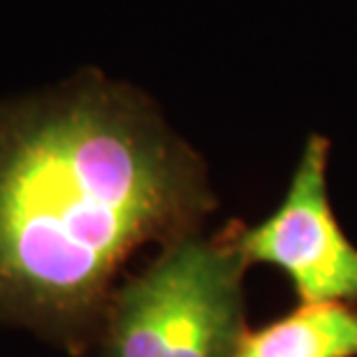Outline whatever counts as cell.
Here are the masks:
<instances>
[{
    "mask_svg": "<svg viewBox=\"0 0 357 357\" xmlns=\"http://www.w3.org/2000/svg\"><path fill=\"white\" fill-rule=\"evenodd\" d=\"M202 158L144 93L100 73L0 102V323L84 355L142 246L204 227Z\"/></svg>",
    "mask_w": 357,
    "mask_h": 357,
    "instance_id": "obj_1",
    "label": "cell"
},
{
    "mask_svg": "<svg viewBox=\"0 0 357 357\" xmlns=\"http://www.w3.org/2000/svg\"><path fill=\"white\" fill-rule=\"evenodd\" d=\"M246 271L234 223L160 246L151 265L112 292L100 357H232L248 330Z\"/></svg>",
    "mask_w": 357,
    "mask_h": 357,
    "instance_id": "obj_2",
    "label": "cell"
},
{
    "mask_svg": "<svg viewBox=\"0 0 357 357\" xmlns=\"http://www.w3.org/2000/svg\"><path fill=\"white\" fill-rule=\"evenodd\" d=\"M327 160L330 142L311 135L281 204L255 225L234 223L248 267L267 265L285 274L297 304L357 302V246L330 204Z\"/></svg>",
    "mask_w": 357,
    "mask_h": 357,
    "instance_id": "obj_3",
    "label": "cell"
},
{
    "mask_svg": "<svg viewBox=\"0 0 357 357\" xmlns=\"http://www.w3.org/2000/svg\"><path fill=\"white\" fill-rule=\"evenodd\" d=\"M232 357H357L355 304H297L244 332Z\"/></svg>",
    "mask_w": 357,
    "mask_h": 357,
    "instance_id": "obj_4",
    "label": "cell"
}]
</instances>
